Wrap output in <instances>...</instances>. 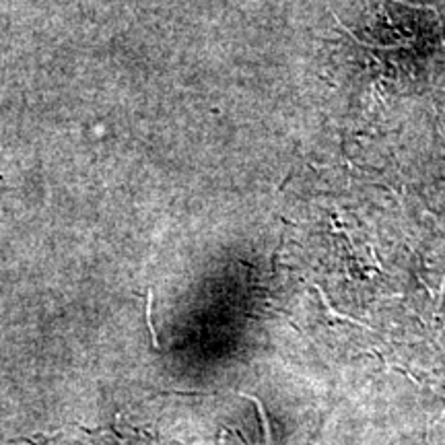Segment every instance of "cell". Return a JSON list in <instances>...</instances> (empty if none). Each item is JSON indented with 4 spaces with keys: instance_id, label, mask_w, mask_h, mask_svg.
Wrapping results in <instances>:
<instances>
[{
    "instance_id": "cell-1",
    "label": "cell",
    "mask_w": 445,
    "mask_h": 445,
    "mask_svg": "<svg viewBox=\"0 0 445 445\" xmlns=\"http://www.w3.org/2000/svg\"><path fill=\"white\" fill-rule=\"evenodd\" d=\"M241 398H245V400H252L256 406H258V414H260V421H262V431H264V441L266 443H272V435H270V424H268V417H266V410H264V406H262V402L256 398V396H252V394H239Z\"/></svg>"
},
{
    "instance_id": "cell-2",
    "label": "cell",
    "mask_w": 445,
    "mask_h": 445,
    "mask_svg": "<svg viewBox=\"0 0 445 445\" xmlns=\"http://www.w3.org/2000/svg\"><path fill=\"white\" fill-rule=\"evenodd\" d=\"M151 307H153V289H148L146 293V326H148V332L153 336V344L155 349H159V340H157V332L153 328V322H151Z\"/></svg>"
}]
</instances>
